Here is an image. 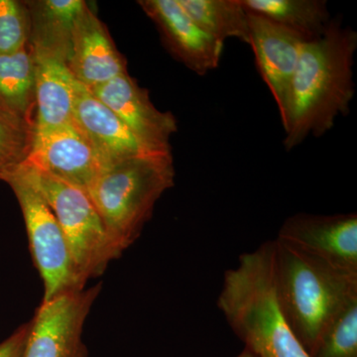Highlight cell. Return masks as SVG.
Instances as JSON below:
<instances>
[{
    "label": "cell",
    "mask_w": 357,
    "mask_h": 357,
    "mask_svg": "<svg viewBox=\"0 0 357 357\" xmlns=\"http://www.w3.org/2000/svg\"><path fill=\"white\" fill-rule=\"evenodd\" d=\"M35 126L0 109V181L27 161Z\"/></svg>",
    "instance_id": "cell-20"
},
{
    "label": "cell",
    "mask_w": 357,
    "mask_h": 357,
    "mask_svg": "<svg viewBox=\"0 0 357 357\" xmlns=\"http://www.w3.org/2000/svg\"><path fill=\"white\" fill-rule=\"evenodd\" d=\"M312 357H357V299L333 319Z\"/></svg>",
    "instance_id": "cell-21"
},
{
    "label": "cell",
    "mask_w": 357,
    "mask_h": 357,
    "mask_svg": "<svg viewBox=\"0 0 357 357\" xmlns=\"http://www.w3.org/2000/svg\"><path fill=\"white\" fill-rule=\"evenodd\" d=\"M0 109L35 126V68L30 44L0 56Z\"/></svg>",
    "instance_id": "cell-18"
},
{
    "label": "cell",
    "mask_w": 357,
    "mask_h": 357,
    "mask_svg": "<svg viewBox=\"0 0 357 357\" xmlns=\"http://www.w3.org/2000/svg\"><path fill=\"white\" fill-rule=\"evenodd\" d=\"M248 45L255 53L258 72L276 102L286 131L290 121L294 77L307 40L257 14L248 13Z\"/></svg>",
    "instance_id": "cell-8"
},
{
    "label": "cell",
    "mask_w": 357,
    "mask_h": 357,
    "mask_svg": "<svg viewBox=\"0 0 357 357\" xmlns=\"http://www.w3.org/2000/svg\"><path fill=\"white\" fill-rule=\"evenodd\" d=\"M138 4L153 21L164 46L176 60L199 76L218 68L225 44L204 31L178 0H140Z\"/></svg>",
    "instance_id": "cell-12"
},
{
    "label": "cell",
    "mask_w": 357,
    "mask_h": 357,
    "mask_svg": "<svg viewBox=\"0 0 357 357\" xmlns=\"http://www.w3.org/2000/svg\"><path fill=\"white\" fill-rule=\"evenodd\" d=\"M20 204L30 251L35 267L44 284L42 302L68 292L84 290L73 262L67 241L57 218L33 178L29 167L23 164L3 178Z\"/></svg>",
    "instance_id": "cell-5"
},
{
    "label": "cell",
    "mask_w": 357,
    "mask_h": 357,
    "mask_svg": "<svg viewBox=\"0 0 357 357\" xmlns=\"http://www.w3.org/2000/svg\"><path fill=\"white\" fill-rule=\"evenodd\" d=\"M236 357H256L255 356H253L252 354H251L250 351H248V349H244L243 351L241 352L239 356H237Z\"/></svg>",
    "instance_id": "cell-24"
},
{
    "label": "cell",
    "mask_w": 357,
    "mask_h": 357,
    "mask_svg": "<svg viewBox=\"0 0 357 357\" xmlns=\"http://www.w3.org/2000/svg\"><path fill=\"white\" fill-rule=\"evenodd\" d=\"M31 20L26 1L0 0V56L11 55L29 44Z\"/></svg>",
    "instance_id": "cell-22"
},
{
    "label": "cell",
    "mask_w": 357,
    "mask_h": 357,
    "mask_svg": "<svg viewBox=\"0 0 357 357\" xmlns=\"http://www.w3.org/2000/svg\"><path fill=\"white\" fill-rule=\"evenodd\" d=\"M218 307L245 349L256 357H311L301 344L282 307L274 241L239 256L223 277Z\"/></svg>",
    "instance_id": "cell-2"
},
{
    "label": "cell",
    "mask_w": 357,
    "mask_h": 357,
    "mask_svg": "<svg viewBox=\"0 0 357 357\" xmlns=\"http://www.w3.org/2000/svg\"><path fill=\"white\" fill-rule=\"evenodd\" d=\"M357 33L332 18L323 36L305 42L294 77L290 121L284 147L291 151L309 136L321 137L347 116L354 100Z\"/></svg>",
    "instance_id": "cell-1"
},
{
    "label": "cell",
    "mask_w": 357,
    "mask_h": 357,
    "mask_svg": "<svg viewBox=\"0 0 357 357\" xmlns=\"http://www.w3.org/2000/svg\"><path fill=\"white\" fill-rule=\"evenodd\" d=\"M114 112L136 137L155 153H172L171 137L178 124L171 112H161L128 72L89 89Z\"/></svg>",
    "instance_id": "cell-11"
},
{
    "label": "cell",
    "mask_w": 357,
    "mask_h": 357,
    "mask_svg": "<svg viewBox=\"0 0 357 357\" xmlns=\"http://www.w3.org/2000/svg\"><path fill=\"white\" fill-rule=\"evenodd\" d=\"M323 260L357 274V215L298 213L282 225L277 238Z\"/></svg>",
    "instance_id": "cell-9"
},
{
    "label": "cell",
    "mask_w": 357,
    "mask_h": 357,
    "mask_svg": "<svg viewBox=\"0 0 357 357\" xmlns=\"http://www.w3.org/2000/svg\"><path fill=\"white\" fill-rule=\"evenodd\" d=\"M174 183L172 153L133 157L102 169L86 194L119 255L137 241L155 204Z\"/></svg>",
    "instance_id": "cell-4"
},
{
    "label": "cell",
    "mask_w": 357,
    "mask_h": 357,
    "mask_svg": "<svg viewBox=\"0 0 357 357\" xmlns=\"http://www.w3.org/2000/svg\"><path fill=\"white\" fill-rule=\"evenodd\" d=\"M31 20L30 47L64 58L67 62L73 30L88 2L84 0L26 1Z\"/></svg>",
    "instance_id": "cell-16"
},
{
    "label": "cell",
    "mask_w": 357,
    "mask_h": 357,
    "mask_svg": "<svg viewBox=\"0 0 357 357\" xmlns=\"http://www.w3.org/2000/svg\"><path fill=\"white\" fill-rule=\"evenodd\" d=\"M73 119L95 149L102 168L122 160L158 154L143 144L114 112L79 82Z\"/></svg>",
    "instance_id": "cell-14"
},
{
    "label": "cell",
    "mask_w": 357,
    "mask_h": 357,
    "mask_svg": "<svg viewBox=\"0 0 357 357\" xmlns=\"http://www.w3.org/2000/svg\"><path fill=\"white\" fill-rule=\"evenodd\" d=\"M31 328V321L23 324L17 330L0 342V357H21Z\"/></svg>",
    "instance_id": "cell-23"
},
{
    "label": "cell",
    "mask_w": 357,
    "mask_h": 357,
    "mask_svg": "<svg viewBox=\"0 0 357 357\" xmlns=\"http://www.w3.org/2000/svg\"><path fill=\"white\" fill-rule=\"evenodd\" d=\"M67 65L75 79L89 89L128 73L126 59L89 4L73 30Z\"/></svg>",
    "instance_id": "cell-13"
},
{
    "label": "cell",
    "mask_w": 357,
    "mask_h": 357,
    "mask_svg": "<svg viewBox=\"0 0 357 357\" xmlns=\"http://www.w3.org/2000/svg\"><path fill=\"white\" fill-rule=\"evenodd\" d=\"M27 166L57 218L81 280L86 284L105 273L109 263L121 255L89 195Z\"/></svg>",
    "instance_id": "cell-6"
},
{
    "label": "cell",
    "mask_w": 357,
    "mask_h": 357,
    "mask_svg": "<svg viewBox=\"0 0 357 357\" xmlns=\"http://www.w3.org/2000/svg\"><path fill=\"white\" fill-rule=\"evenodd\" d=\"M32 50L35 68L36 119L34 133H43L74 121L77 79L64 58Z\"/></svg>",
    "instance_id": "cell-15"
},
{
    "label": "cell",
    "mask_w": 357,
    "mask_h": 357,
    "mask_svg": "<svg viewBox=\"0 0 357 357\" xmlns=\"http://www.w3.org/2000/svg\"><path fill=\"white\" fill-rule=\"evenodd\" d=\"M178 3L204 31L222 43L236 38L248 44V13L241 0H178Z\"/></svg>",
    "instance_id": "cell-19"
},
{
    "label": "cell",
    "mask_w": 357,
    "mask_h": 357,
    "mask_svg": "<svg viewBox=\"0 0 357 357\" xmlns=\"http://www.w3.org/2000/svg\"><path fill=\"white\" fill-rule=\"evenodd\" d=\"M274 245L282 307L296 337L312 357L333 319L357 299V274L337 269L278 239Z\"/></svg>",
    "instance_id": "cell-3"
},
{
    "label": "cell",
    "mask_w": 357,
    "mask_h": 357,
    "mask_svg": "<svg viewBox=\"0 0 357 357\" xmlns=\"http://www.w3.org/2000/svg\"><path fill=\"white\" fill-rule=\"evenodd\" d=\"M102 283L42 302L31 319V328L21 357H89L83 340L84 321Z\"/></svg>",
    "instance_id": "cell-7"
},
{
    "label": "cell",
    "mask_w": 357,
    "mask_h": 357,
    "mask_svg": "<svg viewBox=\"0 0 357 357\" xmlns=\"http://www.w3.org/2000/svg\"><path fill=\"white\" fill-rule=\"evenodd\" d=\"M25 164L86 192L102 169L95 149L74 121L47 132L34 133Z\"/></svg>",
    "instance_id": "cell-10"
},
{
    "label": "cell",
    "mask_w": 357,
    "mask_h": 357,
    "mask_svg": "<svg viewBox=\"0 0 357 357\" xmlns=\"http://www.w3.org/2000/svg\"><path fill=\"white\" fill-rule=\"evenodd\" d=\"M248 13L257 14L297 33L307 41L323 36L332 17L325 0H241Z\"/></svg>",
    "instance_id": "cell-17"
}]
</instances>
